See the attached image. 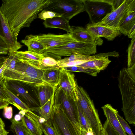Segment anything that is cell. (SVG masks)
Wrapping results in <instances>:
<instances>
[{
    "label": "cell",
    "mask_w": 135,
    "mask_h": 135,
    "mask_svg": "<svg viewBox=\"0 0 135 135\" xmlns=\"http://www.w3.org/2000/svg\"><path fill=\"white\" fill-rule=\"evenodd\" d=\"M92 23L101 22L113 10L109 0H82Z\"/></svg>",
    "instance_id": "obj_8"
},
{
    "label": "cell",
    "mask_w": 135,
    "mask_h": 135,
    "mask_svg": "<svg viewBox=\"0 0 135 135\" xmlns=\"http://www.w3.org/2000/svg\"><path fill=\"white\" fill-rule=\"evenodd\" d=\"M118 86L122 102V110L126 120L130 124H135V81L123 67L118 77Z\"/></svg>",
    "instance_id": "obj_2"
},
{
    "label": "cell",
    "mask_w": 135,
    "mask_h": 135,
    "mask_svg": "<svg viewBox=\"0 0 135 135\" xmlns=\"http://www.w3.org/2000/svg\"><path fill=\"white\" fill-rule=\"evenodd\" d=\"M27 135H29L27 133Z\"/></svg>",
    "instance_id": "obj_50"
},
{
    "label": "cell",
    "mask_w": 135,
    "mask_h": 135,
    "mask_svg": "<svg viewBox=\"0 0 135 135\" xmlns=\"http://www.w3.org/2000/svg\"><path fill=\"white\" fill-rule=\"evenodd\" d=\"M7 57L0 56V82H3L4 79L3 75L7 68Z\"/></svg>",
    "instance_id": "obj_39"
},
{
    "label": "cell",
    "mask_w": 135,
    "mask_h": 135,
    "mask_svg": "<svg viewBox=\"0 0 135 135\" xmlns=\"http://www.w3.org/2000/svg\"><path fill=\"white\" fill-rule=\"evenodd\" d=\"M3 115L4 117L8 119H11L13 117V109L11 106L5 107L3 108Z\"/></svg>",
    "instance_id": "obj_41"
},
{
    "label": "cell",
    "mask_w": 135,
    "mask_h": 135,
    "mask_svg": "<svg viewBox=\"0 0 135 135\" xmlns=\"http://www.w3.org/2000/svg\"><path fill=\"white\" fill-rule=\"evenodd\" d=\"M21 42L27 47L28 51L39 54H43L46 52L47 49L45 46L33 35L26 36L24 39L21 40Z\"/></svg>",
    "instance_id": "obj_20"
},
{
    "label": "cell",
    "mask_w": 135,
    "mask_h": 135,
    "mask_svg": "<svg viewBox=\"0 0 135 135\" xmlns=\"http://www.w3.org/2000/svg\"><path fill=\"white\" fill-rule=\"evenodd\" d=\"M57 135H81V129L75 127L61 105L54 103L50 119L48 120Z\"/></svg>",
    "instance_id": "obj_5"
},
{
    "label": "cell",
    "mask_w": 135,
    "mask_h": 135,
    "mask_svg": "<svg viewBox=\"0 0 135 135\" xmlns=\"http://www.w3.org/2000/svg\"></svg>",
    "instance_id": "obj_51"
},
{
    "label": "cell",
    "mask_w": 135,
    "mask_h": 135,
    "mask_svg": "<svg viewBox=\"0 0 135 135\" xmlns=\"http://www.w3.org/2000/svg\"><path fill=\"white\" fill-rule=\"evenodd\" d=\"M18 62H29L38 61L45 56L46 52L39 54L27 51H16L13 52Z\"/></svg>",
    "instance_id": "obj_25"
},
{
    "label": "cell",
    "mask_w": 135,
    "mask_h": 135,
    "mask_svg": "<svg viewBox=\"0 0 135 135\" xmlns=\"http://www.w3.org/2000/svg\"><path fill=\"white\" fill-rule=\"evenodd\" d=\"M111 62L108 57H105L88 61L78 66L100 71L105 69Z\"/></svg>",
    "instance_id": "obj_26"
},
{
    "label": "cell",
    "mask_w": 135,
    "mask_h": 135,
    "mask_svg": "<svg viewBox=\"0 0 135 135\" xmlns=\"http://www.w3.org/2000/svg\"><path fill=\"white\" fill-rule=\"evenodd\" d=\"M71 27V34L76 42L95 44L97 45H101L103 43L101 38L95 37L85 28L80 26H72Z\"/></svg>",
    "instance_id": "obj_17"
},
{
    "label": "cell",
    "mask_w": 135,
    "mask_h": 135,
    "mask_svg": "<svg viewBox=\"0 0 135 135\" xmlns=\"http://www.w3.org/2000/svg\"><path fill=\"white\" fill-rule=\"evenodd\" d=\"M63 68L69 71L83 72L87 74L92 76H96L100 71L89 68H84L78 66L65 67Z\"/></svg>",
    "instance_id": "obj_31"
},
{
    "label": "cell",
    "mask_w": 135,
    "mask_h": 135,
    "mask_svg": "<svg viewBox=\"0 0 135 135\" xmlns=\"http://www.w3.org/2000/svg\"><path fill=\"white\" fill-rule=\"evenodd\" d=\"M22 62H26L34 67L43 71L61 68L58 65L57 60L49 56H45L38 61Z\"/></svg>",
    "instance_id": "obj_21"
},
{
    "label": "cell",
    "mask_w": 135,
    "mask_h": 135,
    "mask_svg": "<svg viewBox=\"0 0 135 135\" xmlns=\"http://www.w3.org/2000/svg\"><path fill=\"white\" fill-rule=\"evenodd\" d=\"M128 68L135 64V37L132 39L128 48Z\"/></svg>",
    "instance_id": "obj_32"
},
{
    "label": "cell",
    "mask_w": 135,
    "mask_h": 135,
    "mask_svg": "<svg viewBox=\"0 0 135 135\" xmlns=\"http://www.w3.org/2000/svg\"><path fill=\"white\" fill-rule=\"evenodd\" d=\"M77 104L79 122L81 128L87 132L92 131L89 123L79 108L77 102Z\"/></svg>",
    "instance_id": "obj_34"
},
{
    "label": "cell",
    "mask_w": 135,
    "mask_h": 135,
    "mask_svg": "<svg viewBox=\"0 0 135 135\" xmlns=\"http://www.w3.org/2000/svg\"><path fill=\"white\" fill-rule=\"evenodd\" d=\"M127 71L131 77L135 81V64L127 69Z\"/></svg>",
    "instance_id": "obj_44"
},
{
    "label": "cell",
    "mask_w": 135,
    "mask_h": 135,
    "mask_svg": "<svg viewBox=\"0 0 135 135\" xmlns=\"http://www.w3.org/2000/svg\"><path fill=\"white\" fill-rule=\"evenodd\" d=\"M38 18L45 20L47 19L62 16L52 11L43 10L38 14Z\"/></svg>",
    "instance_id": "obj_36"
},
{
    "label": "cell",
    "mask_w": 135,
    "mask_h": 135,
    "mask_svg": "<svg viewBox=\"0 0 135 135\" xmlns=\"http://www.w3.org/2000/svg\"><path fill=\"white\" fill-rule=\"evenodd\" d=\"M40 121L44 135H57L52 124L41 117Z\"/></svg>",
    "instance_id": "obj_33"
},
{
    "label": "cell",
    "mask_w": 135,
    "mask_h": 135,
    "mask_svg": "<svg viewBox=\"0 0 135 135\" xmlns=\"http://www.w3.org/2000/svg\"><path fill=\"white\" fill-rule=\"evenodd\" d=\"M21 116L19 113L16 114L13 118L16 121H20L21 120Z\"/></svg>",
    "instance_id": "obj_48"
},
{
    "label": "cell",
    "mask_w": 135,
    "mask_h": 135,
    "mask_svg": "<svg viewBox=\"0 0 135 135\" xmlns=\"http://www.w3.org/2000/svg\"><path fill=\"white\" fill-rule=\"evenodd\" d=\"M134 11H135V0H124L121 5L112 11L100 22L118 28L120 22Z\"/></svg>",
    "instance_id": "obj_10"
},
{
    "label": "cell",
    "mask_w": 135,
    "mask_h": 135,
    "mask_svg": "<svg viewBox=\"0 0 135 135\" xmlns=\"http://www.w3.org/2000/svg\"><path fill=\"white\" fill-rule=\"evenodd\" d=\"M94 59V57L93 55H88L79 53H75L69 56V57L59 59L57 60L58 64H59L68 62L78 61L86 62Z\"/></svg>",
    "instance_id": "obj_28"
},
{
    "label": "cell",
    "mask_w": 135,
    "mask_h": 135,
    "mask_svg": "<svg viewBox=\"0 0 135 135\" xmlns=\"http://www.w3.org/2000/svg\"><path fill=\"white\" fill-rule=\"evenodd\" d=\"M95 44L78 42H70L63 46L49 48L46 52L56 56H69L75 53L90 55L97 52Z\"/></svg>",
    "instance_id": "obj_7"
},
{
    "label": "cell",
    "mask_w": 135,
    "mask_h": 135,
    "mask_svg": "<svg viewBox=\"0 0 135 135\" xmlns=\"http://www.w3.org/2000/svg\"><path fill=\"white\" fill-rule=\"evenodd\" d=\"M134 26L135 11H134L120 22L118 28L120 33L127 36L130 30Z\"/></svg>",
    "instance_id": "obj_24"
},
{
    "label": "cell",
    "mask_w": 135,
    "mask_h": 135,
    "mask_svg": "<svg viewBox=\"0 0 135 135\" xmlns=\"http://www.w3.org/2000/svg\"><path fill=\"white\" fill-rule=\"evenodd\" d=\"M35 87L37 91L40 107L42 106L50 99L57 89L44 82Z\"/></svg>",
    "instance_id": "obj_19"
},
{
    "label": "cell",
    "mask_w": 135,
    "mask_h": 135,
    "mask_svg": "<svg viewBox=\"0 0 135 135\" xmlns=\"http://www.w3.org/2000/svg\"><path fill=\"white\" fill-rule=\"evenodd\" d=\"M118 119L123 129L129 135H134L131 128L126 121L118 114H117Z\"/></svg>",
    "instance_id": "obj_38"
},
{
    "label": "cell",
    "mask_w": 135,
    "mask_h": 135,
    "mask_svg": "<svg viewBox=\"0 0 135 135\" xmlns=\"http://www.w3.org/2000/svg\"><path fill=\"white\" fill-rule=\"evenodd\" d=\"M104 114L110 125L119 135H127L122 128L117 116L118 112L109 104L102 107Z\"/></svg>",
    "instance_id": "obj_18"
},
{
    "label": "cell",
    "mask_w": 135,
    "mask_h": 135,
    "mask_svg": "<svg viewBox=\"0 0 135 135\" xmlns=\"http://www.w3.org/2000/svg\"><path fill=\"white\" fill-rule=\"evenodd\" d=\"M1 11L13 34L17 38L20 30L29 27L51 0H2Z\"/></svg>",
    "instance_id": "obj_1"
},
{
    "label": "cell",
    "mask_w": 135,
    "mask_h": 135,
    "mask_svg": "<svg viewBox=\"0 0 135 135\" xmlns=\"http://www.w3.org/2000/svg\"><path fill=\"white\" fill-rule=\"evenodd\" d=\"M34 36L44 45L47 49L63 46L70 42H76L72 38L70 33L60 35L49 33Z\"/></svg>",
    "instance_id": "obj_13"
},
{
    "label": "cell",
    "mask_w": 135,
    "mask_h": 135,
    "mask_svg": "<svg viewBox=\"0 0 135 135\" xmlns=\"http://www.w3.org/2000/svg\"><path fill=\"white\" fill-rule=\"evenodd\" d=\"M127 36L129 38L131 39L135 37V26L131 29Z\"/></svg>",
    "instance_id": "obj_45"
},
{
    "label": "cell",
    "mask_w": 135,
    "mask_h": 135,
    "mask_svg": "<svg viewBox=\"0 0 135 135\" xmlns=\"http://www.w3.org/2000/svg\"><path fill=\"white\" fill-rule=\"evenodd\" d=\"M78 104L89 123L94 135H102L103 126L93 102L82 87H78Z\"/></svg>",
    "instance_id": "obj_4"
},
{
    "label": "cell",
    "mask_w": 135,
    "mask_h": 135,
    "mask_svg": "<svg viewBox=\"0 0 135 135\" xmlns=\"http://www.w3.org/2000/svg\"><path fill=\"white\" fill-rule=\"evenodd\" d=\"M44 10L57 13L69 21L85 11L82 0H51V3Z\"/></svg>",
    "instance_id": "obj_6"
},
{
    "label": "cell",
    "mask_w": 135,
    "mask_h": 135,
    "mask_svg": "<svg viewBox=\"0 0 135 135\" xmlns=\"http://www.w3.org/2000/svg\"><path fill=\"white\" fill-rule=\"evenodd\" d=\"M43 24L46 28H59L65 31L67 33L71 32L69 21L62 16L47 19L44 20Z\"/></svg>",
    "instance_id": "obj_22"
},
{
    "label": "cell",
    "mask_w": 135,
    "mask_h": 135,
    "mask_svg": "<svg viewBox=\"0 0 135 135\" xmlns=\"http://www.w3.org/2000/svg\"><path fill=\"white\" fill-rule=\"evenodd\" d=\"M6 88L26 104L30 108L32 106L40 107L38 103L31 96L23 85V83L12 80H4Z\"/></svg>",
    "instance_id": "obj_12"
},
{
    "label": "cell",
    "mask_w": 135,
    "mask_h": 135,
    "mask_svg": "<svg viewBox=\"0 0 135 135\" xmlns=\"http://www.w3.org/2000/svg\"><path fill=\"white\" fill-rule=\"evenodd\" d=\"M0 37L7 45L9 52H14L21 48L23 45L17 41L12 33L7 21L0 10Z\"/></svg>",
    "instance_id": "obj_14"
},
{
    "label": "cell",
    "mask_w": 135,
    "mask_h": 135,
    "mask_svg": "<svg viewBox=\"0 0 135 135\" xmlns=\"http://www.w3.org/2000/svg\"><path fill=\"white\" fill-rule=\"evenodd\" d=\"M55 93L50 99L41 107H32L30 108L31 110L37 112L39 116L48 121L50 118L53 107L54 104Z\"/></svg>",
    "instance_id": "obj_23"
},
{
    "label": "cell",
    "mask_w": 135,
    "mask_h": 135,
    "mask_svg": "<svg viewBox=\"0 0 135 135\" xmlns=\"http://www.w3.org/2000/svg\"><path fill=\"white\" fill-rule=\"evenodd\" d=\"M5 126L4 122L0 118V135H8V132L5 129Z\"/></svg>",
    "instance_id": "obj_43"
},
{
    "label": "cell",
    "mask_w": 135,
    "mask_h": 135,
    "mask_svg": "<svg viewBox=\"0 0 135 135\" xmlns=\"http://www.w3.org/2000/svg\"><path fill=\"white\" fill-rule=\"evenodd\" d=\"M61 68L44 71L42 77L43 81L57 88Z\"/></svg>",
    "instance_id": "obj_27"
},
{
    "label": "cell",
    "mask_w": 135,
    "mask_h": 135,
    "mask_svg": "<svg viewBox=\"0 0 135 135\" xmlns=\"http://www.w3.org/2000/svg\"><path fill=\"white\" fill-rule=\"evenodd\" d=\"M54 102L60 104L74 127L81 128L77 101L73 100L61 88H57L54 95Z\"/></svg>",
    "instance_id": "obj_9"
},
{
    "label": "cell",
    "mask_w": 135,
    "mask_h": 135,
    "mask_svg": "<svg viewBox=\"0 0 135 135\" xmlns=\"http://www.w3.org/2000/svg\"><path fill=\"white\" fill-rule=\"evenodd\" d=\"M111 4L113 10L119 7L123 3L124 0H109Z\"/></svg>",
    "instance_id": "obj_42"
},
{
    "label": "cell",
    "mask_w": 135,
    "mask_h": 135,
    "mask_svg": "<svg viewBox=\"0 0 135 135\" xmlns=\"http://www.w3.org/2000/svg\"><path fill=\"white\" fill-rule=\"evenodd\" d=\"M21 117V121L29 135H42L40 117L32 111H25Z\"/></svg>",
    "instance_id": "obj_16"
},
{
    "label": "cell",
    "mask_w": 135,
    "mask_h": 135,
    "mask_svg": "<svg viewBox=\"0 0 135 135\" xmlns=\"http://www.w3.org/2000/svg\"><path fill=\"white\" fill-rule=\"evenodd\" d=\"M81 130L83 132L84 135H94L92 131L87 132L85 130L82 129L81 128Z\"/></svg>",
    "instance_id": "obj_47"
},
{
    "label": "cell",
    "mask_w": 135,
    "mask_h": 135,
    "mask_svg": "<svg viewBox=\"0 0 135 135\" xmlns=\"http://www.w3.org/2000/svg\"><path fill=\"white\" fill-rule=\"evenodd\" d=\"M78 85L73 73L61 68L60 70L59 82L57 88L63 90L65 93L74 101L78 100Z\"/></svg>",
    "instance_id": "obj_11"
},
{
    "label": "cell",
    "mask_w": 135,
    "mask_h": 135,
    "mask_svg": "<svg viewBox=\"0 0 135 135\" xmlns=\"http://www.w3.org/2000/svg\"><path fill=\"white\" fill-rule=\"evenodd\" d=\"M0 100L7 101L9 104L14 105L5 90L4 80L3 82H0Z\"/></svg>",
    "instance_id": "obj_37"
},
{
    "label": "cell",
    "mask_w": 135,
    "mask_h": 135,
    "mask_svg": "<svg viewBox=\"0 0 135 135\" xmlns=\"http://www.w3.org/2000/svg\"><path fill=\"white\" fill-rule=\"evenodd\" d=\"M9 50L7 45L0 37V55L7 54L9 52Z\"/></svg>",
    "instance_id": "obj_40"
},
{
    "label": "cell",
    "mask_w": 135,
    "mask_h": 135,
    "mask_svg": "<svg viewBox=\"0 0 135 135\" xmlns=\"http://www.w3.org/2000/svg\"><path fill=\"white\" fill-rule=\"evenodd\" d=\"M43 73L44 71L26 62H18L14 70L6 68L3 76L4 79L16 80L35 87L44 82Z\"/></svg>",
    "instance_id": "obj_3"
},
{
    "label": "cell",
    "mask_w": 135,
    "mask_h": 135,
    "mask_svg": "<svg viewBox=\"0 0 135 135\" xmlns=\"http://www.w3.org/2000/svg\"><path fill=\"white\" fill-rule=\"evenodd\" d=\"M11 122V130L15 135H27V133L21 121H16L13 118Z\"/></svg>",
    "instance_id": "obj_30"
},
{
    "label": "cell",
    "mask_w": 135,
    "mask_h": 135,
    "mask_svg": "<svg viewBox=\"0 0 135 135\" xmlns=\"http://www.w3.org/2000/svg\"><path fill=\"white\" fill-rule=\"evenodd\" d=\"M86 29L95 37H104L108 40L112 41L119 35L120 32L118 28L103 24L100 22L88 24Z\"/></svg>",
    "instance_id": "obj_15"
},
{
    "label": "cell",
    "mask_w": 135,
    "mask_h": 135,
    "mask_svg": "<svg viewBox=\"0 0 135 135\" xmlns=\"http://www.w3.org/2000/svg\"><path fill=\"white\" fill-rule=\"evenodd\" d=\"M4 88L8 95L14 104V106L20 111L24 110L29 112L32 111L30 108L26 104L7 89L5 85Z\"/></svg>",
    "instance_id": "obj_29"
},
{
    "label": "cell",
    "mask_w": 135,
    "mask_h": 135,
    "mask_svg": "<svg viewBox=\"0 0 135 135\" xmlns=\"http://www.w3.org/2000/svg\"><path fill=\"white\" fill-rule=\"evenodd\" d=\"M81 135H84L83 133V132L81 131Z\"/></svg>",
    "instance_id": "obj_49"
},
{
    "label": "cell",
    "mask_w": 135,
    "mask_h": 135,
    "mask_svg": "<svg viewBox=\"0 0 135 135\" xmlns=\"http://www.w3.org/2000/svg\"><path fill=\"white\" fill-rule=\"evenodd\" d=\"M7 57V69L14 70L17 63L18 62V59L13 52H9Z\"/></svg>",
    "instance_id": "obj_35"
},
{
    "label": "cell",
    "mask_w": 135,
    "mask_h": 135,
    "mask_svg": "<svg viewBox=\"0 0 135 135\" xmlns=\"http://www.w3.org/2000/svg\"><path fill=\"white\" fill-rule=\"evenodd\" d=\"M9 103L6 101L0 100V109H3L8 105Z\"/></svg>",
    "instance_id": "obj_46"
}]
</instances>
